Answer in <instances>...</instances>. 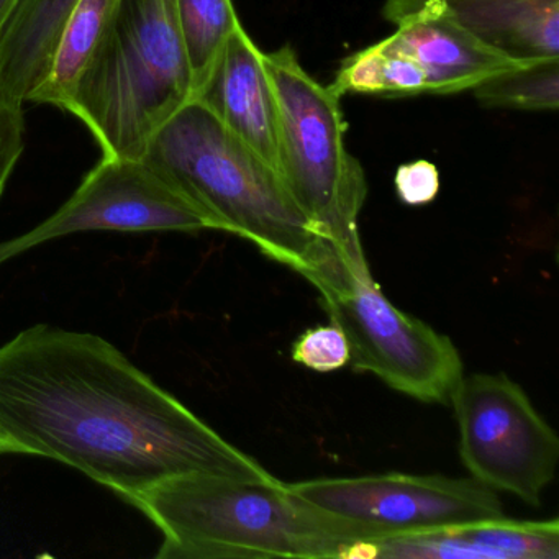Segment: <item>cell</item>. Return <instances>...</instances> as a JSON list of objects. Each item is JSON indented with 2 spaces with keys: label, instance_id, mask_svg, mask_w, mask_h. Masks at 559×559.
<instances>
[{
  "label": "cell",
  "instance_id": "obj_9",
  "mask_svg": "<svg viewBox=\"0 0 559 559\" xmlns=\"http://www.w3.org/2000/svg\"><path fill=\"white\" fill-rule=\"evenodd\" d=\"M201 230H214L207 215L145 159L103 156L55 214L0 243V264L48 241L86 231Z\"/></svg>",
  "mask_w": 559,
  "mask_h": 559
},
{
  "label": "cell",
  "instance_id": "obj_17",
  "mask_svg": "<svg viewBox=\"0 0 559 559\" xmlns=\"http://www.w3.org/2000/svg\"><path fill=\"white\" fill-rule=\"evenodd\" d=\"M176 12L195 97L240 19L231 0H176Z\"/></svg>",
  "mask_w": 559,
  "mask_h": 559
},
{
  "label": "cell",
  "instance_id": "obj_15",
  "mask_svg": "<svg viewBox=\"0 0 559 559\" xmlns=\"http://www.w3.org/2000/svg\"><path fill=\"white\" fill-rule=\"evenodd\" d=\"M119 0H80L61 34L47 80L31 103L67 110L81 78L99 51Z\"/></svg>",
  "mask_w": 559,
  "mask_h": 559
},
{
  "label": "cell",
  "instance_id": "obj_14",
  "mask_svg": "<svg viewBox=\"0 0 559 559\" xmlns=\"http://www.w3.org/2000/svg\"><path fill=\"white\" fill-rule=\"evenodd\" d=\"M80 0H17L0 27V99L31 103Z\"/></svg>",
  "mask_w": 559,
  "mask_h": 559
},
{
  "label": "cell",
  "instance_id": "obj_13",
  "mask_svg": "<svg viewBox=\"0 0 559 559\" xmlns=\"http://www.w3.org/2000/svg\"><path fill=\"white\" fill-rule=\"evenodd\" d=\"M394 25L388 40L420 68L428 94L473 91L489 78L523 64L489 50L440 15H408Z\"/></svg>",
  "mask_w": 559,
  "mask_h": 559
},
{
  "label": "cell",
  "instance_id": "obj_10",
  "mask_svg": "<svg viewBox=\"0 0 559 559\" xmlns=\"http://www.w3.org/2000/svg\"><path fill=\"white\" fill-rule=\"evenodd\" d=\"M201 100L218 122L230 130L277 173L280 156V109L264 51L240 24L218 53Z\"/></svg>",
  "mask_w": 559,
  "mask_h": 559
},
{
  "label": "cell",
  "instance_id": "obj_20",
  "mask_svg": "<svg viewBox=\"0 0 559 559\" xmlns=\"http://www.w3.org/2000/svg\"><path fill=\"white\" fill-rule=\"evenodd\" d=\"M25 132L27 123L24 106L0 99V198L4 194L19 159L24 155Z\"/></svg>",
  "mask_w": 559,
  "mask_h": 559
},
{
  "label": "cell",
  "instance_id": "obj_5",
  "mask_svg": "<svg viewBox=\"0 0 559 559\" xmlns=\"http://www.w3.org/2000/svg\"><path fill=\"white\" fill-rule=\"evenodd\" d=\"M264 61L280 109L277 175L313 230L340 257L362 263L358 218L368 185L346 148L342 97L310 76L289 45Z\"/></svg>",
  "mask_w": 559,
  "mask_h": 559
},
{
  "label": "cell",
  "instance_id": "obj_8",
  "mask_svg": "<svg viewBox=\"0 0 559 559\" xmlns=\"http://www.w3.org/2000/svg\"><path fill=\"white\" fill-rule=\"evenodd\" d=\"M284 486L316 512L355 526L369 542L503 516L493 489L474 479L392 473Z\"/></svg>",
  "mask_w": 559,
  "mask_h": 559
},
{
  "label": "cell",
  "instance_id": "obj_1",
  "mask_svg": "<svg viewBox=\"0 0 559 559\" xmlns=\"http://www.w3.org/2000/svg\"><path fill=\"white\" fill-rule=\"evenodd\" d=\"M0 453L67 464L129 503L182 474L277 480L112 343L47 323L0 346Z\"/></svg>",
  "mask_w": 559,
  "mask_h": 559
},
{
  "label": "cell",
  "instance_id": "obj_12",
  "mask_svg": "<svg viewBox=\"0 0 559 559\" xmlns=\"http://www.w3.org/2000/svg\"><path fill=\"white\" fill-rule=\"evenodd\" d=\"M381 559H558V520L461 523L374 542Z\"/></svg>",
  "mask_w": 559,
  "mask_h": 559
},
{
  "label": "cell",
  "instance_id": "obj_3",
  "mask_svg": "<svg viewBox=\"0 0 559 559\" xmlns=\"http://www.w3.org/2000/svg\"><path fill=\"white\" fill-rule=\"evenodd\" d=\"M130 503L163 533L158 559H345L355 543L369 542L290 496L280 479L182 474Z\"/></svg>",
  "mask_w": 559,
  "mask_h": 559
},
{
  "label": "cell",
  "instance_id": "obj_4",
  "mask_svg": "<svg viewBox=\"0 0 559 559\" xmlns=\"http://www.w3.org/2000/svg\"><path fill=\"white\" fill-rule=\"evenodd\" d=\"M194 99L176 0H119L67 112L103 156L142 158L156 130Z\"/></svg>",
  "mask_w": 559,
  "mask_h": 559
},
{
  "label": "cell",
  "instance_id": "obj_7",
  "mask_svg": "<svg viewBox=\"0 0 559 559\" xmlns=\"http://www.w3.org/2000/svg\"><path fill=\"white\" fill-rule=\"evenodd\" d=\"M450 402L474 480L538 506L555 477L559 440L525 391L503 374L463 376Z\"/></svg>",
  "mask_w": 559,
  "mask_h": 559
},
{
  "label": "cell",
  "instance_id": "obj_6",
  "mask_svg": "<svg viewBox=\"0 0 559 559\" xmlns=\"http://www.w3.org/2000/svg\"><path fill=\"white\" fill-rule=\"evenodd\" d=\"M330 320L345 333L349 365L372 372L402 394L448 404L463 379L460 353L448 336L392 306L368 263L336 254L309 277Z\"/></svg>",
  "mask_w": 559,
  "mask_h": 559
},
{
  "label": "cell",
  "instance_id": "obj_2",
  "mask_svg": "<svg viewBox=\"0 0 559 559\" xmlns=\"http://www.w3.org/2000/svg\"><path fill=\"white\" fill-rule=\"evenodd\" d=\"M214 230L247 238L261 253L309 280L336 251L294 204L280 175L198 99L173 114L142 156Z\"/></svg>",
  "mask_w": 559,
  "mask_h": 559
},
{
  "label": "cell",
  "instance_id": "obj_21",
  "mask_svg": "<svg viewBox=\"0 0 559 559\" xmlns=\"http://www.w3.org/2000/svg\"><path fill=\"white\" fill-rule=\"evenodd\" d=\"M395 191L405 205L430 204L440 192V173L427 159L402 165L395 173Z\"/></svg>",
  "mask_w": 559,
  "mask_h": 559
},
{
  "label": "cell",
  "instance_id": "obj_19",
  "mask_svg": "<svg viewBox=\"0 0 559 559\" xmlns=\"http://www.w3.org/2000/svg\"><path fill=\"white\" fill-rule=\"evenodd\" d=\"M293 359L317 372H332L349 365V345L338 325L316 326L293 345Z\"/></svg>",
  "mask_w": 559,
  "mask_h": 559
},
{
  "label": "cell",
  "instance_id": "obj_22",
  "mask_svg": "<svg viewBox=\"0 0 559 559\" xmlns=\"http://www.w3.org/2000/svg\"><path fill=\"white\" fill-rule=\"evenodd\" d=\"M15 2H17V0H0V27H2V24H4L8 15L11 14Z\"/></svg>",
  "mask_w": 559,
  "mask_h": 559
},
{
  "label": "cell",
  "instance_id": "obj_11",
  "mask_svg": "<svg viewBox=\"0 0 559 559\" xmlns=\"http://www.w3.org/2000/svg\"><path fill=\"white\" fill-rule=\"evenodd\" d=\"M382 14L440 15L516 63L559 58V0H385Z\"/></svg>",
  "mask_w": 559,
  "mask_h": 559
},
{
  "label": "cell",
  "instance_id": "obj_16",
  "mask_svg": "<svg viewBox=\"0 0 559 559\" xmlns=\"http://www.w3.org/2000/svg\"><path fill=\"white\" fill-rule=\"evenodd\" d=\"M330 90L361 96L412 97L428 94L420 68L388 38L346 58Z\"/></svg>",
  "mask_w": 559,
  "mask_h": 559
},
{
  "label": "cell",
  "instance_id": "obj_18",
  "mask_svg": "<svg viewBox=\"0 0 559 559\" xmlns=\"http://www.w3.org/2000/svg\"><path fill=\"white\" fill-rule=\"evenodd\" d=\"M477 103L493 109L556 110L559 106V58L519 64L473 90Z\"/></svg>",
  "mask_w": 559,
  "mask_h": 559
}]
</instances>
